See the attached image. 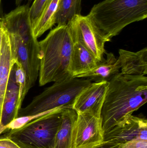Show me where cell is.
Instances as JSON below:
<instances>
[{
	"label": "cell",
	"mask_w": 147,
	"mask_h": 148,
	"mask_svg": "<svg viewBox=\"0 0 147 148\" xmlns=\"http://www.w3.org/2000/svg\"><path fill=\"white\" fill-rule=\"evenodd\" d=\"M22 104L19 88L16 82L11 69L3 103L0 119V135L4 132L6 127L18 117Z\"/></svg>",
	"instance_id": "obj_11"
},
{
	"label": "cell",
	"mask_w": 147,
	"mask_h": 148,
	"mask_svg": "<svg viewBox=\"0 0 147 148\" xmlns=\"http://www.w3.org/2000/svg\"><path fill=\"white\" fill-rule=\"evenodd\" d=\"M92 82L89 79L72 77L55 82L34 97L24 108H21L18 117L35 115L56 109H72L79 95Z\"/></svg>",
	"instance_id": "obj_4"
},
{
	"label": "cell",
	"mask_w": 147,
	"mask_h": 148,
	"mask_svg": "<svg viewBox=\"0 0 147 148\" xmlns=\"http://www.w3.org/2000/svg\"><path fill=\"white\" fill-rule=\"evenodd\" d=\"M63 110H54L20 128L3 133L2 136L9 138L20 148H54Z\"/></svg>",
	"instance_id": "obj_5"
},
{
	"label": "cell",
	"mask_w": 147,
	"mask_h": 148,
	"mask_svg": "<svg viewBox=\"0 0 147 148\" xmlns=\"http://www.w3.org/2000/svg\"><path fill=\"white\" fill-rule=\"evenodd\" d=\"M14 62V61L12 57L9 34L4 25L3 29L0 53V119L3 99L10 71Z\"/></svg>",
	"instance_id": "obj_12"
},
{
	"label": "cell",
	"mask_w": 147,
	"mask_h": 148,
	"mask_svg": "<svg viewBox=\"0 0 147 148\" xmlns=\"http://www.w3.org/2000/svg\"><path fill=\"white\" fill-rule=\"evenodd\" d=\"M100 62L81 43L74 42L70 66V72L72 77L90 72Z\"/></svg>",
	"instance_id": "obj_14"
},
{
	"label": "cell",
	"mask_w": 147,
	"mask_h": 148,
	"mask_svg": "<svg viewBox=\"0 0 147 148\" xmlns=\"http://www.w3.org/2000/svg\"><path fill=\"white\" fill-rule=\"evenodd\" d=\"M88 15L110 40L129 24L147 17V0H104Z\"/></svg>",
	"instance_id": "obj_3"
},
{
	"label": "cell",
	"mask_w": 147,
	"mask_h": 148,
	"mask_svg": "<svg viewBox=\"0 0 147 148\" xmlns=\"http://www.w3.org/2000/svg\"><path fill=\"white\" fill-rule=\"evenodd\" d=\"M119 54L122 73L138 76L147 75V47L135 52L120 49Z\"/></svg>",
	"instance_id": "obj_13"
},
{
	"label": "cell",
	"mask_w": 147,
	"mask_h": 148,
	"mask_svg": "<svg viewBox=\"0 0 147 148\" xmlns=\"http://www.w3.org/2000/svg\"><path fill=\"white\" fill-rule=\"evenodd\" d=\"M135 140L147 141V121L144 117L128 116L104 134V141L124 144Z\"/></svg>",
	"instance_id": "obj_9"
},
{
	"label": "cell",
	"mask_w": 147,
	"mask_h": 148,
	"mask_svg": "<svg viewBox=\"0 0 147 148\" xmlns=\"http://www.w3.org/2000/svg\"><path fill=\"white\" fill-rule=\"evenodd\" d=\"M12 70L16 82L19 88L20 101L22 103L26 95L28 92L27 90L26 74L21 65L17 62L14 61L12 66Z\"/></svg>",
	"instance_id": "obj_19"
},
{
	"label": "cell",
	"mask_w": 147,
	"mask_h": 148,
	"mask_svg": "<svg viewBox=\"0 0 147 148\" xmlns=\"http://www.w3.org/2000/svg\"><path fill=\"white\" fill-rule=\"evenodd\" d=\"M73 42L81 43L98 60L104 59V46L110 41L88 15H77L67 24Z\"/></svg>",
	"instance_id": "obj_6"
},
{
	"label": "cell",
	"mask_w": 147,
	"mask_h": 148,
	"mask_svg": "<svg viewBox=\"0 0 147 148\" xmlns=\"http://www.w3.org/2000/svg\"><path fill=\"white\" fill-rule=\"evenodd\" d=\"M72 148H95L104 141L101 117L88 113H77Z\"/></svg>",
	"instance_id": "obj_8"
},
{
	"label": "cell",
	"mask_w": 147,
	"mask_h": 148,
	"mask_svg": "<svg viewBox=\"0 0 147 148\" xmlns=\"http://www.w3.org/2000/svg\"><path fill=\"white\" fill-rule=\"evenodd\" d=\"M123 144L114 142L103 141L101 145L95 148H121Z\"/></svg>",
	"instance_id": "obj_23"
},
{
	"label": "cell",
	"mask_w": 147,
	"mask_h": 148,
	"mask_svg": "<svg viewBox=\"0 0 147 148\" xmlns=\"http://www.w3.org/2000/svg\"><path fill=\"white\" fill-rule=\"evenodd\" d=\"M121 148H147V141L135 140L124 143Z\"/></svg>",
	"instance_id": "obj_21"
},
{
	"label": "cell",
	"mask_w": 147,
	"mask_h": 148,
	"mask_svg": "<svg viewBox=\"0 0 147 148\" xmlns=\"http://www.w3.org/2000/svg\"><path fill=\"white\" fill-rule=\"evenodd\" d=\"M12 57L22 67L26 74L28 91L39 77L40 68L39 42L28 43L15 35L9 34Z\"/></svg>",
	"instance_id": "obj_7"
},
{
	"label": "cell",
	"mask_w": 147,
	"mask_h": 148,
	"mask_svg": "<svg viewBox=\"0 0 147 148\" xmlns=\"http://www.w3.org/2000/svg\"><path fill=\"white\" fill-rule=\"evenodd\" d=\"M73 43L67 25L57 26L39 42L40 86L73 77L70 66Z\"/></svg>",
	"instance_id": "obj_2"
},
{
	"label": "cell",
	"mask_w": 147,
	"mask_h": 148,
	"mask_svg": "<svg viewBox=\"0 0 147 148\" xmlns=\"http://www.w3.org/2000/svg\"><path fill=\"white\" fill-rule=\"evenodd\" d=\"M147 102V77L119 73L109 82L101 120L104 134Z\"/></svg>",
	"instance_id": "obj_1"
},
{
	"label": "cell",
	"mask_w": 147,
	"mask_h": 148,
	"mask_svg": "<svg viewBox=\"0 0 147 148\" xmlns=\"http://www.w3.org/2000/svg\"><path fill=\"white\" fill-rule=\"evenodd\" d=\"M33 0H15L16 4L17 7L23 5H27L29 6L31 2Z\"/></svg>",
	"instance_id": "obj_24"
},
{
	"label": "cell",
	"mask_w": 147,
	"mask_h": 148,
	"mask_svg": "<svg viewBox=\"0 0 147 148\" xmlns=\"http://www.w3.org/2000/svg\"><path fill=\"white\" fill-rule=\"evenodd\" d=\"M109 82L92 83L77 97L72 109L77 113H88L101 117Z\"/></svg>",
	"instance_id": "obj_10"
},
{
	"label": "cell",
	"mask_w": 147,
	"mask_h": 148,
	"mask_svg": "<svg viewBox=\"0 0 147 148\" xmlns=\"http://www.w3.org/2000/svg\"><path fill=\"white\" fill-rule=\"evenodd\" d=\"M2 5V0H0V21L2 20L4 17Z\"/></svg>",
	"instance_id": "obj_25"
},
{
	"label": "cell",
	"mask_w": 147,
	"mask_h": 148,
	"mask_svg": "<svg viewBox=\"0 0 147 148\" xmlns=\"http://www.w3.org/2000/svg\"><path fill=\"white\" fill-rule=\"evenodd\" d=\"M0 148H20L12 140L5 136H0Z\"/></svg>",
	"instance_id": "obj_22"
},
{
	"label": "cell",
	"mask_w": 147,
	"mask_h": 148,
	"mask_svg": "<svg viewBox=\"0 0 147 148\" xmlns=\"http://www.w3.org/2000/svg\"><path fill=\"white\" fill-rule=\"evenodd\" d=\"M59 0H47L45 6L34 27L33 29L34 36L40 37L45 32L55 24V15Z\"/></svg>",
	"instance_id": "obj_17"
},
{
	"label": "cell",
	"mask_w": 147,
	"mask_h": 148,
	"mask_svg": "<svg viewBox=\"0 0 147 148\" xmlns=\"http://www.w3.org/2000/svg\"><path fill=\"white\" fill-rule=\"evenodd\" d=\"M82 0H59L55 24L66 26L77 15L81 14Z\"/></svg>",
	"instance_id": "obj_18"
},
{
	"label": "cell",
	"mask_w": 147,
	"mask_h": 148,
	"mask_svg": "<svg viewBox=\"0 0 147 148\" xmlns=\"http://www.w3.org/2000/svg\"><path fill=\"white\" fill-rule=\"evenodd\" d=\"M47 1V0H34L32 6L30 7L29 15L33 29L39 19Z\"/></svg>",
	"instance_id": "obj_20"
},
{
	"label": "cell",
	"mask_w": 147,
	"mask_h": 148,
	"mask_svg": "<svg viewBox=\"0 0 147 148\" xmlns=\"http://www.w3.org/2000/svg\"><path fill=\"white\" fill-rule=\"evenodd\" d=\"M77 113L73 109H65L62 112V121L56 135L54 148H72L74 126Z\"/></svg>",
	"instance_id": "obj_16"
},
{
	"label": "cell",
	"mask_w": 147,
	"mask_h": 148,
	"mask_svg": "<svg viewBox=\"0 0 147 148\" xmlns=\"http://www.w3.org/2000/svg\"><path fill=\"white\" fill-rule=\"evenodd\" d=\"M106 58H104L90 72L75 77L89 79L94 82H109L117 74L121 73V65L119 58L112 53L106 52Z\"/></svg>",
	"instance_id": "obj_15"
}]
</instances>
